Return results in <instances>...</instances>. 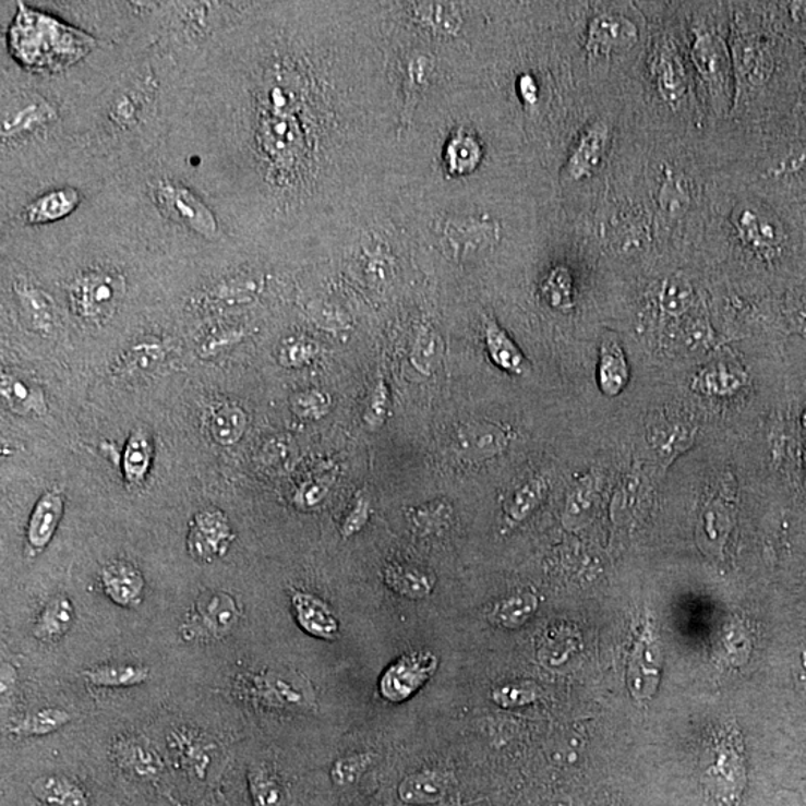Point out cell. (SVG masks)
<instances>
[{
  "label": "cell",
  "instance_id": "6da1fadb",
  "mask_svg": "<svg viewBox=\"0 0 806 806\" xmlns=\"http://www.w3.org/2000/svg\"><path fill=\"white\" fill-rule=\"evenodd\" d=\"M317 3L251 2L178 62L161 157L251 250L311 234L339 177V47Z\"/></svg>",
  "mask_w": 806,
  "mask_h": 806
},
{
  "label": "cell",
  "instance_id": "7a4b0ae2",
  "mask_svg": "<svg viewBox=\"0 0 806 806\" xmlns=\"http://www.w3.org/2000/svg\"><path fill=\"white\" fill-rule=\"evenodd\" d=\"M178 62L156 47L104 44L58 75L64 99V156L109 178L161 152L166 103Z\"/></svg>",
  "mask_w": 806,
  "mask_h": 806
},
{
  "label": "cell",
  "instance_id": "3957f363",
  "mask_svg": "<svg viewBox=\"0 0 806 806\" xmlns=\"http://www.w3.org/2000/svg\"><path fill=\"white\" fill-rule=\"evenodd\" d=\"M0 52V181H11L64 156V99L59 76L27 74Z\"/></svg>",
  "mask_w": 806,
  "mask_h": 806
},
{
  "label": "cell",
  "instance_id": "277c9868",
  "mask_svg": "<svg viewBox=\"0 0 806 806\" xmlns=\"http://www.w3.org/2000/svg\"><path fill=\"white\" fill-rule=\"evenodd\" d=\"M0 19V51L32 75L68 74L107 44L36 2L15 0L8 20Z\"/></svg>",
  "mask_w": 806,
  "mask_h": 806
},
{
  "label": "cell",
  "instance_id": "5b68a950",
  "mask_svg": "<svg viewBox=\"0 0 806 806\" xmlns=\"http://www.w3.org/2000/svg\"><path fill=\"white\" fill-rule=\"evenodd\" d=\"M251 2H161L156 43L177 62L193 55L244 15Z\"/></svg>",
  "mask_w": 806,
  "mask_h": 806
},
{
  "label": "cell",
  "instance_id": "8992f818",
  "mask_svg": "<svg viewBox=\"0 0 806 806\" xmlns=\"http://www.w3.org/2000/svg\"><path fill=\"white\" fill-rule=\"evenodd\" d=\"M233 262L220 275L192 290L184 302V313L193 317H218L254 305L261 299L266 286L265 275L250 263L234 266Z\"/></svg>",
  "mask_w": 806,
  "mask_h": 806
},
{
  "label": "cell",
  "instance_id": "52a82bcc",
  "mask_svg": "<svg viewBox=\"0 0 806 806\" xmlns=\"http://www.w3.org/2000/svg\"><path fill=\"white\" fill-rule=\"evenodd\" d=\"M3 261L8 262V293L20 324L39 338H52L62 326V306L19 262L7 256Z\"/></svg>",
  "mask_w": 806,
  "mask_h": 806
},
{
  "label": "cell",
  "instance_id": "ba28073f",
  "mask_svg": "<svg viewBox=\"0 0 806 806\" xmlns=\"http://www.w3.org/2000/svg\"><path fill=\"white\" fill-rule=\"evenodd\" d=\"M732 225L741 244L768 263L781 261L792 245L787 222L763 202H741L732 214Z\"/></svg>",
  "mask_w": 806,
  "mask_h": 806
},
{
  "label": "cell",
  "instance_id": "9c48e42d",
  "mask_svg": "<svg viewBox=\"0 0 806 806\" xmlns=\"http://www.w3.org/2000/svg\"><path fill=\"white\" fill-rule=\"evenodd\" d=\"M242 611L226 591H204L194 601L180 627L184 641L213 642L225 639L238 626Z\"/></svg>",
  "mask_w": 806,
  "mask_h": 806
},
{
  "label": "cell",
  "instance_id": "30bf717a",
  "mask_svg": "<svg viewBox=\"0 0 806 806\" xmlns=\"http://www.w3.org/2000/svg\"><path fill=\"white\" fill-rule=\"evenodd\" d=\"M691 62L717 108H726L731 100L733 60L724 39L712 31L696 32Z\"/></svg>",
  "mask_w": 806,
  "mask_h": 806
},
{
  "label": "cell",
  "instance_id": "8fae6325",
  "mask_svg": "<svg viewBox=\"0 0 806 806\" xmlns=\"http://www.w3.org/2000/svg\"><path fill=\"white\" fill-rule=\"evenodd\" d=\"M440 658L432 651H412L388 664L378 683L387 702L404 703L416 696L436 674Z\"/></svg>",
  "mask_w": 806,
  "mask_h": 806
},
{
  "label": "cell",
  "instance_id": "7c38bea8",
  "mask_svg": "<svg viewBox=\"0 0 806 806\" xmlns=\"http://www.w3.org/2000/svg\"><path fill=\"white\" fill-rule=\"evenodd\" d=\"M234 532L228 516L220 509H204L189 525L188 551L194 561L213 563L228 554Z\"/></svg>",
  "mask_w": 806,
  "mask_h": 806
},
{
  "label": "cell",
  "instance_id": "4fadbf2b",
  "mask_svg": "<svg viewBox=\"0 0 806 806\" xmlns=\"http://www.w3.org/2000/svg\"><path fill=\"white\" fill-rule=\"evenodd\" d=\"M508 447V432L489 421H469L461 424L453 443L456 455L461 460L472 464L500 457Z\"/></svg>",
  "mask_w": 806,
  "mask_h": 806
},
{
  "label": "cell",
  "instance_id": "5bb4252c",
  "mask_svg": "<svg viewBox=\"0 0 806 806\" xmlns=\"http://www.w3.org/2000/svg\"><path fill=\"white\" fill-rule=\"evenodd\" d=\"M636 24L625 15L601 12L590 20L586 50L593 56H607L630 50L638 43Z\"/></svg>",
  "mask_w": 806,
  "mask_h": 806
},
{
  "label": "cell",
  "instance_id": "9a60e30c",
  "mask_svg": "<svg viewBox=\"0 0 806 806\" xmlns=\"http://www.w3.org/2000/svg\"><path fill=\"white\" fill-rule=\"evenodd\" d=\"M733 64L749 87L761 88L775 76L777 58L772 44L761 36H741L733 48Z\"/></svg>",
  "mask_w": 806,
  "mask_h": 806
},
{
  "label": "cell",
  "instance_id": "2e32d148",
  "mask_svg": "<svg viewBox=\"0 0 806 806\" xmlns=\"http://www.w3.org/2000/svg\"><path fill=\"white\" fill-rule=\"evenodd\" d=\"M607 144H610V128L606 123L594 121L587 125L566 160L562 172L563 178L569 182H578L593 176L605 159Z\"/></svg>",
  "mask_w": 806,
  "mask_h": 806
},
{
  "label": "cell",
  "instance_id": "e0dca14e",
  "mask_svg": "<svg viewBox=\"0 0 806 806\" xmlns=\"http://www.w3.org/2000/svg\"><path fill=\"white\" fill-rule=\"evenodd\" d=\"M176 341L166 335H144L133 341L117 359L112 374L133 378L156 371L169 359Z\"/></svg>",
  "mask_w": 806,
  "mask_h": 806
},
{
  "label": "cell",
  "instance_id": "ac0fdd59",
  "mask_svg": "<svg viewBox=\"0 0 806 806\" xmlns=\"http://www.w3.org/2000/svg\"><path fill=\"white\" fill-rule=\"evenodd\" d=\"M64 514V496L59 490H48L32 509L26 528V556L36 557L46 551L58 532Z\"/></svg>",
  "mask_w": 806,
  "mask_h": 806
},
{
  "label": "cell",
  "instance_id": "d6986e66",
  "mask_svg": "<svg viewBox=\"0 0 806 806\" xmlns=\"http://www.w3.org/2000/svg\"><path fill=\"white\" fill-rule=\"evenodd\" d=\"M112 760L117 767L140 780H157L165 771L164 759L147 739L123 735L112 743Z\"/></svg>",
  "mask_w": 806,
  "mask_h": 806
},
{
  "label": "cell",
  "instance_id": "ffe728a7",
  "mask_svg": "<svg viewBox=\"0 0 806 806\" xmlns=\"http://www.w3.org/2000/svg\"><path fill=\"white\" fill-rule=\"evenodd\" d=\"M296 623L306 635L320 641H336L341 625L326 602L308 591L293 590L290 594Z\"/></svg>",
  "mask_w": 806,
  "mask_h": 806
},
{
  "label": "cell",
  "instance_id": "44dd1931",
  "mask_svg": "<svg viewBox=\"0 0 806 806\" xmlns=\"http://www.w3.org/2000/svg\"><path fill=\"white\" fill-rule=\"evenodd\" d=\"M651 74L655 88L664 103L678 105L687 93V69L682 55L670 40H663L651 60Z\"/></svg>",
  "mask_w": 806,
  "mask_h": 806
},
{
  "label": "cell",
  "instance_id": "7402d4cb",
  "mask_svg": "<svg viewBox=\"0 0 806 806\" xmlns=\"http://www.w3.org/2000/svg\"><path fill=\"white\" fill-rule=\"evenodd\" d=\"M100 585L109 601L121 607H137L144 601L145 578L140 568L128 561H116L100 570Z\"/></svg>",
  "mask_w": 806,
  "mask_h": 806
},
{
  "label": "cell",
  "instance_id": "603a6c76",
  "mask_svg": "<svg viewBox=\"0 0 806 806\" xmlns=\"http://www.w3.org/2000/svg\"><path fill=\"white\" fill-rule=\"evenodd\" d=\"M723 490L717 493L705 504L699 518L700 544L707 550H720L732 528L735 502H733L732 485L724 484Z\"/></svg>",
  "mask_w": 806,
  "mask_h": 806
},
{
  "label": "cell",
  "instance_id": "cb8c5ba5",
  "mask_svg": "<svg viewBox=\"0 0 806 806\" xmlns=\"http://www.w3.org/2000/svg\"><path fill=\"white\" fill-rule=\"evenodd\" d=\"M168 748L178 767L193 777L204 780L210 765L208 741L200 732L190 727L172 729L168 733Z\"/></svg>",
  "mask_w": 806,
  "mask_h": 806
},
{
  "label": "cell",
  "instance_id": "d4e9b609",
  "mask_svg": "<svg viewBox=\"0 0 806 806\" xmlns=\"http://www.w3.org/2000/svg\"><path fill=\"white\" fill-rule=\"evenodd\" d=\"M0 393L8 408L19 416H44L47 412L46 393L34 380L11 372H2Z\"/></svg>",
  "mask_w": 806,
  "mask_h": 806
},
{
  "label": "cell",
  "instance_id": "484cf974",
  "mask_svg": "<svg viewBox=\"0 0 806 806\" xmlns=\"http://www.w3.org/2000/svg\"><path fill=\"white\" fill-rule=\"evenodd\" d=\"M485 350L494 366L512 375H525L529 363L504 327L492 317L484 318Z\"/></svg>",
  "mask_w": 806,
  "mask_h": 806
},
{
  "label": "cell",
  "instance_id": "4316f807",
  "mask_svg": "<svg viewBox=\"0 0 806 806\" xmlns=\"http://www.w3.org/2000/svg\"><path fill=\"white\" fill-rule=\"evenodd\" d=\"M629 378V364L622 344L613 338L603 339L598 362L599 388L607 398H615L625 392Z\"/></svg>",
  "mask_w": 806,
  "mask_h": 806
},
{
  "label": "cell",
  "instance_id": "83f0119b",
  "mask_svg": "<svg viewBox=\"0 0 806 806\" xmlns=\"http://www.w3.org/2000/svg\"><path fill=\"white\" fill-rule=\"evenodd\" d=\"M154 445L152 436L143 428L133 429L125 443L123 461L124 483L129 489L143 488L152 471Z\"/></svg>",
  "mask_w": 806,
  "mask_h": 806
},
{
  "label": "cell",
  "instance_id": "f1b7e54d",
  "mask_svg": "<svg viewBox=\"0 0 806 806\" xmlns=\"http://www.w3.org/2000/svg\"><path fill=\"white\" fill-rule=\"evenodd\" d=\"M75 622V606L67 594H56L44 605L34 625L38 641L55 643L71 630Z\"/></svg>",
  "mask_w": 806,
  "mask_h": 806
},
{
  "label": "cell",
  "instance_id": "f546056e",
  "mask_svg": "<svg viewBox=\"0 0 806 806\" xmlns=\"http://www.w3.org/2000/svg\"><path fill=\"white\" fill-rule=\"evenodd\" d=\"M384 582L392 591L405 599L420 601L431 597L435 578L424 569L404 563H390L384 568Z\"/></svg>",
  "mask_w": 806,
  "mask_h": 806
},
{
  "label": "cell",
  "instance_id": "4dcf8cb0",
  "mask_svg": "<svg viewBox=\"0 0 806 806\" xmlns=\"http://www.w3.org/2000/svg\"><path fill=\"white\" fill-rule=\"evenodd\" d=\"M206 426L214 443L222 447H232L245 435L249 416L237 404H218L210 408Z\"/></svg>",
  "mask_w": 806,
  "mask_h": 806
},
{
  "label": "cell",
  "instance_id": "1f68e13d",
  "mask_svg": "<svg viewBox=\"0 0 806 806\" xmlns=\"http://www.w3.org/2000/svg\"><path fill=\"white\" fill-rule=\"evenodd\" d=\"M250 334L249 324L234 320H218L210 324L196 339V352L201 359L218 358L222 352L232 350L244 341Z\"/></svg>",
  "mask_w": 806,
  "mask_h": 806
},
{
  "label": "cell",
  "instance_id": "d6a6232c",
  "mask_svg": "<svg viewBox=\"0 0 806 806\" xmlns=\"http://www.w3.org/2000/svg\"><path fill=\"white\" fill-rule=\"evenodd\" d=\"M448 777L437 771H421L405 778L399 784L400 801L408 805H435L447 796Z\"/></svg>",
  "mask_w": 806,
  "mask_h": 806
},
{
  "label": "cell",
  "instance_id": "836d02e7",
  "mask_svg": "<svg viewBox=\"0 0 806 806\" xmlns=\"http://www.w3.org/2000/svg\"><path fill=\"white\" fill-rule=\"evenodd\" d=\"M32 795L50 806H91L86 790L71 778L44 775L31 784Z\"/></svg>",
  "mask_w": 806,
  "mask_h": 806
},
{
  "label": "cell",
  "instance_id": "e575fe53",
  "mask_svg": "<svg viewBox=\"0 0 806 806\" xmlns=\"http://www.w3.org/2000/svg\"><path fill=\"white\" fill-rule=\"evenodd\" d=\"M149 670L144 664L107 663L83 672L84 678L96 687L128 688L147 683Z\"/></svg>",
  "mask_w": 806,
  "mask_h": 806
},
{
  "label": "cell",
  "instance_id": "d590c367",
  "mask_svg": "<svg viewBox=\"0 0 806 806\" xmlns=\"http://www.w3.org/2000/svg\"><path fill=\"white\" fill-rule=\"evenodd\" d=\"M538 598L532 591H518L494 603L489 618L494 626L514 630L528 623L538 610Z\"/></svg>",
  "mask_w": 806,
  "mask_h": 806
},
{
  "label": "cell",
  "instance_id": "8d00e7d4",
  "mask_svg": "<svg viewBox=\"0 0 806 806\" xmlns=\"http://www.w3.org/2000/svg\"><path fill=\"white\" fill-rule=\"evenodd\" d=\"M483 160V147L472 133L459 129L449 137L445 148V164L453 176H469Z\"/></svg>",
  "mask_w": 806,
  "mask_h": 806
},
{
  "label": "cell",
  "instance_id": "74e56055",
  "mask_svg": "<svg viewBox=\"0 0 806 806\" xmlns=\"http://www.w3.org/2000/svg\"><path fill=\"white\" fill-rule=\"evenodd\" d=\"M597 497L598 480L593 473H589L570 490L568 500H566L565 513H563V525L570 530L582 528L593 512Z\"/></svg>",
  "mask_w": 806,
  "mask_h": 806
},
{
  "label": "cell",
  "instance_id": "f35d334b",
  "mask_svg": "<svg viewBox=\"0 0 806 806\" xmlns=\"http://www.w3.org/2000/svg\"><path fill=\"white\" fill-rule=\"evenodd\" d=\"M549 492V481L534 477L518 488L505 504V522L509 528L520 525L541 505Z\"/></svg>",
  "mask_w": 806,
  "mask_h": 806
},
{
  "label": "cell",
  "instance_id": "ab89813d",
  "mask_svg": "<svg viewBox=\"0 0 806 806\" xmlns=\"http://www.w3.org/2000/svg\"><path fill=\"white\" fill-rule=\"evenodd\" d=\"M412 17L437 35H456L461 26L459 8L455 3L420 2L411 8Z\"/></svg>",
  "mask_w": 806,
  "mask_h": 806
},
{
  "label": "cell",
  "instance_id": "60d3db41",
  "mask_svg": "<svg viewBox=\"0 0 806 806\" xmlns=\"http://www.w3.org/2000/svg\"><path fill=\"white\" fill-rule=\"evenodd\" d=\"M339 469L334 465L323 466L318 472L311 473L293 494V505L299 512H314L329 496L338 480Z\"/></svg>",
  "mask_w": 806,
  "mask_h": 806
},
{
  "label": "cell",
  "instance_id": "b9f144b4",
  "mask_svg": "<svg viewBox=\"0 0 806 806\" xmlns=\"http://www.w3.org/2000/svg\"><path fill=\"white\" fill-rule=\"evenodd\" d=\"M72 714L62 708H43V710L29 712L22 720L15 721L10 727L11 735L19 738H39L71 723Z\"/></svg>",
  "mask_w": 806,
  "mask_h": 806
},
{
  "label": "cell",
  "instance_id": "7bdbcfd3",
  "mask_svg": "<svg viewBox=\"0 0 806 806\" xmlns=\"http://www.w3.org/2000/svg\"><path fill=\"white\" fill-rule=\"evenodd\" d=\"M246 783L253 806H287L289 797L285 785L270 769L251 767L246 772Z\"/></svg>",
  "mask_w": 806,
  "mask_h": 806
},
{
  "label": "cell",
  "instance_id": "ee69618b",
  "mask_svg": "<svg viewBox=\"0 0 806 806\" xmlns=\"http://www.w3.org/2000/svg\"><path fill=\"white\" fill-rule=\"evenodd\" d=\"M453 516H455L453 506L445 500L429 502L407 513L412 530L423 537H431V534L447 530L452 525Z\"/></svg>",
  "mask_w": 806,
  "mask_h": 806
},
{
  "label": "cell",
  "instance_id": "f6af8a7d",
  "mask_svg": "<svg viewBox=\"0 0 806 806\" xmlns=\"http://www.w3.org/2000/svg\"><path fill=\"white\" fill-rule=\"evenodd\" d=\"M409 360L412 368L423 376H432L440 368L443 360V342L431 326L420 327L417 332Z\"/></svg>",
  "mask_w": 806,
  "mask_h": 806
},
{
  "label": "cell",
  "instance_id": "bcb514c9",
  "mask_svg": "<svg viewBox=\"0 0 806 806\" xmlns=\"http://www.w3.org/2000/svg\"><path fill=\"white\" fill-rule=\"evenodd\" d=\"M542 296L545 302L558 313H569L574 310V279L566 266L554 267L544 279Z\"/></svg>",
  "mask_w": 806,
  "mask_h": 806
},
{
  "label": "cell",
  "instance_id": "7dc6e473",
  "mask_svg": "<svg viewBox=\"0 0 806 806\" xmlns=\"http://www.w3.org/2000/svg\"><path fill=\"white\" fill-rule=\"evenodd\" d=\"M320 356V346L306 336H289L279 342L278 363L287 370H302L310 366Z\"/></svg>",
  "mask_w": 806,
  "mask_h": 806
},
{
  "label": "cell",
  "instance_id": "c3c4849f",
  "mask_svg": "<svg viewBox=\"0 0 806 806\" xmlns=\"http://www.w3.org/2000/svg\"><path fill=\"white\" fill-rule=\"evenodd\" d=\"M659 306L664 314L679 317L687 313L695 302V291L690 282L683 277L667 278L659 291Z\"/></svg>",
  "mask_w": 806,
  "mask_h": 806
},
{
  "label": "cell",
  "instance_id": "681fc988",
  "mask_svg": "<svg viewBox=\"0 0 806 806\" xmlns=\"http://www.w3.org/2000/svg\"><path fill=\"white\" fill-rule=\"evenodd\" d=\"M291 412L303 421H318L329 414L332 398L329 393L320 388H306L296 392L290 398Z\"/></svg>",
  "mask_w": 806,
  "mask_h": 806
},
{
  "label": "cell",
  "instance_id": "f907efd6",
  "mask_svg": "<svg viewBox=\"0 0 806 806\" xmlns=\"http://www.w3.org/2000/svg\"><path fill=\"white\" fill-rule=\"evenodd\" d=\"M374 759L375 756L372 753H358V755L341 757L330 769L332 783L339 789L358 784L363 773L374 763Z\"/></svg>",
  "mask_w": 806,
  "mask_h": 806
},
{
  "label": "cell",
  "instance_id": "816d5d0a",
  "mask_svg": "<svg viewBox=\"0 0 806 806\" xmlns=\"http://www.w3.org/2000/svg\"><path fill=\"white\" fill-rule=\"evenodd\" d=\"M741 386H743V381H741L739 374L732 372L724 364L703 371L696 380V387H699L700 392L717 396L731 395V393L738 390Z\"/></svg>",
  "mask_w": 806,
  "mask_h": 806
},
{
  "label": "cell",
  "instance_id": "f5cc1de1",
  "mask_svg": "<svg viewBox=\"0 0 806 806\" xmlns=\"http://www.w3.org/2000/svg\"><path fill=\"white\" fill-rule=\"evenodd\" d=\"M388 412H390V390H388L386 380L380 376L364 408V424L371 431H378L386 423Z\"/></svg>",
  "mask_w": 806,
  "mask_h": 806
},
{
  "label": "cell",
  "instance_id": "db71d44e",
  "mask_svg": "<svg viewBox=\"0 0 806 806\" xmlns=\"http://www.w3.org/2000/svg\"><path fill=\"white\" fill-rule=\"evenodd\" d=\"M540 690L534 684H506V686L494 688L492 700L502 708H518L522 705L532 703L538 699Z\"/></svg>",
  "mask_w": 806,
  "mask_h": 806
},
{
  "label": "cell",
  "instance_id": "11a10c76",
  "mask_svg": "<svg viewBox=\"0 0 806 806\" xmlns=\"http://www.w3.org/2000/svg\"><path fill=\"white\" fill-rule=\"evenodd\" d=\"M370 518H371L370 496H368V493L364 492V490H359V492L354 494V500H352L350 509H348L346 517H344L342 525H341L342 538H346V540H348V538H351V537H354V534H358L360 530H362L364 526L368 525V521H370Z\"/></svg>",
  "mask_w": 806,
  "mask_h": 806
},
{
  "label": "cell",
  "instance_id": "9f6ffc18",
  "mask_svg": "<svg viewBox=\"0 0 806 806\" xmlns=\"http://www.w3.org/2000/svg\"><path fill=\"white\" fill-rule=\"evenodd\" d=\"M256 684L262 698L269 699L270 696H274L277 705H298L302 702L301 696L296 695L294 688L279 676H273V674L262 676L261 679H256Z\"/></svg>",
  "mask_w": 806,
  "mask_h": 806
},
{
  "label": "cell",
  "instance_id": "6f0895ef",
  "mask_svg": "<svg viewBox=\"0 0 806 806\" xmlns=\"http://www.w3.org/2000/svg\"><path fill=\"white\" fill-rule=\"evenodd\" d=\"M660 205L670 216H678L679 213L688 204V194L686 188L678 178L666 176L664 178L662 189H660Z\"/></svg>",
  "mask_w": 806,
  "mask_h": 806
},
{
  "label": "cell",
  "instance_id": "680465c9",
  "mask_svg": "<svg viewBox=\"0 0 806 806\" xmlns=\"http://www.w3.org/2000/svg\"><path fill=\"white\" fill-rule=\"evenodd\" d=\"M518 93L526 104H537L538 95H540V88H538L537 81L532 75L526 74L520 76L517 83Z\"/></svg>",
  "mask_w": 806,
  "mask_h": 806
},
{
  "label": "cell",
  "instance_id": "91938a15",
  "mask_svg": "<svg viewBox=\"0 0 806 806\" xmlns=\"http://www.w3.org/2000/svg\"><path fill=\"white\" fill-rule=\"evenodd\" d=\"M790 320L795 324L797 329L806 334V299H801L790 311Z\"/></svg>",
  "mask_w": 806,
  "mask_h": 806
}]
</instances>
